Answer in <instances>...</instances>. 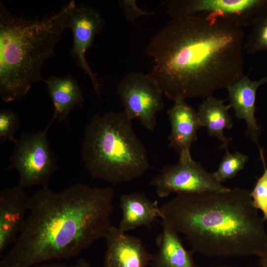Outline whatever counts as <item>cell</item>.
I'll return each instance as SVG.
<instances>
[{"mask_svg":"<svg viewBox=\"0 0 267 267\" xmlns=\"http://www.w3.org/2000/svg\"><path fill=\"white\" fill-rule=\"evenodd\" d=\"M266 83L267 74L255 81L244 75L226 88L229 104L235 111L234 117L246 122L247 135L257 144L261 127L255 116L256 92L260 87Z\"/></svg>","mask_w":267,"mask_h":267,"instance_id":"cell-14","label":"cell"},{"mask_svg":"<svg viewBox=\"0 0 267 267\" xmlns=\"http://www.w3.org/2000/svg\"><path fill=\"white\" fill-rule=\"evenodd\" d=\"M167 114L171 126L169 146L178 152L179 160L192 158L190 147L197 139V131L201 127L197 111L185 100H180L174 102L167 110Z\"/></svg>","mask_w":267,"mask_h":267,"instance_id":"cell-13","label":"cell"},{"mask_svg":"<svg viewBox=\"0 0 267 267\" xmlns=\"http://www.w3.org/2000/svg\"><path fill=\"white\" fill-rule=\"evenodd\" d=\"M251 27L244 42V50L248 54L267 52V8L255 20Z\"/></svg>","mask_w":267,"mask_h":267,"instance_id":"cell-19","label":"cell"},{"mask_svg":"<svg viewBox=\"0 0 267 267\" xmlns=\"http://www.w3.org/2000/svg\"><path fill=\"white\" fill-rule=\"evenodd\" d=\"M219 267H227V266H220Z\"/></svg>","mask_w":267,"mask_h":267,"instance_id":"cell-26","label":"cell"},{"mask_svg":"<svg viewBox=\"0 0 267 267\" xmlns=\"http://www.w3.org/2000/svg\"><path fill=\"white\" fill-rule=\"evenodd\" d=\"M20 184L0 191V255L13 245L28 214L30 196Z\"/></svg>","mask_w":267,"mask_h":267,"instance_id":"cell-11","label":"cell"},{"mask_svg":"<svg viewBox=\"0 0 267 267\" xmlns=\"http://www.w3.org/2000/svg\"><path fill=\"white\" fill-rule=\"evenodd\" d=\"M119 4L123 9L127 20L134 23L143 16L153 15V12H148L139 8L134 0H121L118 1Z\"/></svg>","mask_w":267,"mask_h":267,"instance_id":"cell-23","label":"cell"},{"mask_svg":"<svg viewBox=\"0 0 267 267\" xmlns=\"http://www.w3.org/2000/svg\"><path fill=\"white\" fill-rule=\"evenodd\" d=\"M243 28L221 15L200 13L171 19L150 39L147 74L174 102L210 96L243 75Z\"/></svg>","mask_w":267,"mask_h":267,"instance_id":"cell-1","label":"cell"},{"mask_svg":"<svg viewBox=\"0 0 267 267\" xmlns=\"http://www.w3.org/2000/svg\"><path fill=\"white\" fill-rule=\"evenodd\" d=\"M260 158L263 164L264 171L250 192L252 202L254 207L260 210L263 215V219L267 221V166L262 149L259 146Z\"/></svg>","mask_w":267,"mask_h":267,"instance_id":"cell-21","label":"cell"},{"mask_svg":"<svg viewBox=\"0 0 267 267\" xmlns=\"http://www.w3.org/2000/svg\"><path fill=\"white\" fill-rule=\"evenodd\" d=\"M150 184L155 187L160 198L168 197L172 193L224 191L230 189L219 182L213 173L208 172L192 158L178 160L176 164L164 167L152 178Z\"/></svg>","mask_w":267,"mask_h":267,"instance_id":"cell-8","label":"cell"},{"mask_svg":"<svg viewBox=\"0 0 267 267\" xmlns=\"http://www.w3.org/2000/svg\"><path fill=\"white\" fill-rule=\"evenodd\" d=\"M259 258L260 267H267V248L262 255Z\"/></svg>","mask_w":267,"mask_h":267,"instance_id":"cell-25","label":"cell"},{"mask_svg":"<svg viewBox=\"0 0 267 267\" xmlns=\"http://www.w3.org/2000/svg\"><path fill=\"white\" fill-rule=\"evenodd\" d=\"M32 267H91L89 263L83 259H80L75 264L72 265H66L59 262L44 263L34 266Z\"/></svg>","mask_w":267,"mask_h":267,"instance_id":"cell-24","label":"cell"},{"mask_svg":"<svg viewBox=\"0 0 267 267\" xmlns=\"http://www.w3.org/2000/svg\"><path fill=\"white\" fill-rule=\"evenodd\" d=\"M103 267H148L152 254L142 240L129 235L112 225L105 238Z\"/></svg>","mask_w":267,"mask_h":267,"instance_id":"cell-12","label":"cell"},{"mask_svg":"<svg viewBox=\"0 0 267 267\" xmlns=\"http://www.w3.org/2000/svg\"><path fill=\"white\" fill-rule=\"evenodd\" d=\"M117 92L128 117L153 132L157 114L164 106L163 92L155 82L147 74L132 71L119 81Z\"/></svg>","mask_w":267,"mask_h":267,"instance_id":"cell-7","label":"cell"},{"mask_svg":"<svg viewBox=\"0 0 267 267\" xmlns=\"http://www.w3.org/2000/svg\"><path fill=\"white\" fill-rule=\"evenodd\" d=\"M119 203L122 216L118 228L123 232L142 226L149 228L160 217L158 202L152 201L143 193L123 194Z\"/></svg>","mask_w":267,"mask_h":267,"instance_id":"cell-15","label":"cell"},{"mask_svg":"<svg viewBox=\"0 0 267 267\" xmlns=\"http://www.w3.org/2000/svg\"><path fill=\"white\" fill-rule=\"evenodd\" d=\"M105 20L100 13L89 5L76 3L69 15V28L73 36V47L70 54L74 62L89 77L93 89L98 96L101 85L87 62L86 53L93 43L95 36L105 26Z\"/></svg>","mask_w":267,"mask_h":267,"instance_id":"cell-10","label":"cell"},{"mask_svg":"<svg viewBox=\"0 0 267 267\" xmlns=\"http://www.w3.org/2000/svg\"><path fill=\"white\" fill-rule=\"evenodd\" d=\"M267 8V0H171L166 5L171 19L200 13L221 15L240 27H251Z\"/></svg>","mask_w":267,"mask_h":267,"instance_id":"cell-9","label":"cell"},{"mask_svg":"<svg viewBox=\"0 0 267 267\" xmlns=\"http://www.w3.org/2000/svg\"><path fill=\"white\" fill-rule=\"evenodd\" d=\"M250 192L234 187L177 194L159 207L162 224L183 235L192 252L212 257H260L267 248V232Z\"/></svg>","mask_w":267,"mask_h":267,"instance_id":"cell-3","label":"cell"},{"mask_svg":"<svg viewBox=\"0 0 267 267\" xmlns=\"http://www.w3.org/2000/svg\"><path fill=\"white\" fill-rule=\"evenodd\" d=\"M20 126L18 114L11 109L3 108L0 111V144L10 141L15 142L14 134Z\"/></svg>","mask_w":267,"mask_h":267,"instance_id":"cell-22","label":"cell"},{"mask_svg":"<svg viewBox=\"0 0 267 267\" xmlns=\"http://www.w3.org/2000/svg\"><path fill=\"white\" fill-rule=\"evenodd\" d=\"M114 189L82 183L63 190L42 187L31 196L23 228L0 256V267H32L78 256L112 225Z\"/></svg>","mask_w":267,"mask_h":267,"instance_id":"cell-2","label":"cell"},{"mask_svg":"<svg viewBox=\"0 0 267 267\" xmlns=\"http://www.w3.org/2000/svg\"><path fill=\"white\" fill-rule=\"evenodd\" d=\"M162 232L156 238L157 252L152 254L153 267H196L192 252L184 247L178 234L162 224Z\"/></svg>","mask_w":267,"mask_h":267,"instance_id":"cell-17","label":"cell"},{"mask_svg":"<svg viewBox=\"0 0 267 267\" xmlns=\"http://www.w3.org/2000/svg\"><path fill=\"white\" fill-rule=\"evenodd\" d=\"M213 175L220 183L235 177L242 170L249 160V157L239 152L230 153L228 149Z\"/></svg>","mask_w":267,"mask_h":267,"instance_id":"cell-20","label":"cell"},{"mask_svg":"<svg viewBox=\"0 0 267 267\" xmlns=\"http://www.w3.org/2000/svg\"><path fill=\"white\" fill-rule=\"evenodd\" d=\"M44 82L54 107L53 116L47 126L50 127L55 119L67 122L70 111L83 104L82 90L77 80L69 75L64 77L51 75Z\"/></svg>","mask_w":267,"mask_h":267,"instance_id":"cell-16","label":"cell"},{"mask_svg":"<svg viewBox=\"0 0 267 267\" xmlns=\"http://www.w3.org/2000/svg\"><path fill=\"white\" fill-rule=\"evenodd\" d=\"M231 108L229 104H224V100L213 95L204 98L197 111L201 127H205L210 136L217 137L222 142V147L227 148L231 138L223 134L224 129H230L233 120L228 113Z\"/></svg>","mask_w":267,"mask_h":267,"instance_id":"cell-18","label":"cell"},{"mask_svg":"<svg viewBox=\"0 0 267 267\" xmlns=\"http://www.w3.org/2000/svg\"><path fill=\"white\" fill-rule=\"evenodd\" d=\"M75 3L71 0L51 16L29 20L13 14L0 1V96L4 102L21 100L34 83L43 80L42 67L69 28Z\"/></svg>","mask_w":267,"mask_h":267,"instance_id":"cell-4","label":"cell"},{"mask_svg":"<svg viewBox=\"0 0 267 267\" xmlns=\"http://www.w3.org/2000/svg\"><path fill=\"white\" fill-rule=\"evenodd\" d=\"M49 127L44 130L23 133L14 142L7 171L16 169L19 182L24 187L36 185L48 187L51 175L58 169L56 157L47 138Z\"/></svg>","mask_w":267,"mask_h":267,"instance_id":"cell-6","label":"cell"},{"mask_svg":"<svg viewBox=\"0 0 267 267\" xmlns=\"http://www.w3.org/2000/svg\"><path fill=\"white\" fill-rule=\"evenodd\" d=\"M124 110L93 115L85 129L82 158L92 178L116 185L150 168L145 146Z\"/></svg>","mask_w":267,"mask_h":267,"instance_id":"cell-5","label":"cell"}]
</instances>
